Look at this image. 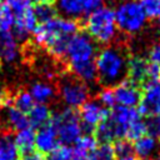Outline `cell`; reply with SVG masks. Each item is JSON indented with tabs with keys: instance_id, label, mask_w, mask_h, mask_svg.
<instances>
[{
	"instance_id": "cell-13",
	"label": "cell",
	"mask_w": 160,
	"mask_h": 160,
	"mask_svg": "<svg viewBox=\"0 0 160 160\" xmlns=\"http://www.w3.org/2000/svg\"><path fill=\"white\" fill-rule=\"evenodd\" d=\"M59 144L60 142L58 140L56 131L50 121L46 125L39 128L38 131L35 132V148L41 154H48Z\"/></svg>"
},
{
	"instance_id": "cell-22",
	"label": "cell",
	"mask_w": 160,
	"mask_h": 160,
	"mask_svg": "<svg viewBox=\"0 0 160 160\" xmlns=\"http://www.w3.org/2000/svg\"><path fill=\"white\" fill-rule=\"evenodd\" d=\"M29 92L32 96L34 101L39 104H46L55 98V89L49 82H42V81L34 82L30 86Z\"/></svg>"
},
{
	"instance_id": "cell-23",
	"label": "cell",
	"mask_w": 160,
	"mask_h": 160,
	"mask_svg": "<svg viewBox=\"0 0 160 160\" xmlns=\"http://www.w3.org/2000/svg\"><path fill=\"white\" fill-rule=\"evenodd\" d=\"M34 104L35 101L28 90H19L15 95H12V106H15L18 110L25 114H28L31 110Z\"/></svg>"
},
{
	"instance_id": "cell-24",
	"label": "cell",
	"mask_w": 160,
	"mask_h": 160,
	"mask_svg": "<svg viewBox=\"0 0 160 160\" xmlns=\"http://www.w3.org/2000/svg\"><path fill=\"white\" fill-rule=\"evenodd\" d=\"M89 160H115L112 145L106 142H99L89 154Z\"/></svg>"
},
{
	"instance_id": "cell-5",
	"label": "cell",
	"mask_w": 160,
	"mask_h": 160,
	"mask_svg": "<svg viewBox=\"0 0 160 160\" xmlns=\"http://www.w3.org/2000/svg\"><path fill=\"white\" fill-rule=\"evenodd\" d=\"M114 14L116 28L128 35L139 32L148 19L140 4L135 0H126L121 2L114 10Z\"/></svg>"
},
{
	"instance_id": "cell-2",
	"label": "cell",
	"mask_w": 160,
	"mask_h": 160,
	"mask_svg": "<svg viewBox=\"0 0 160 160\" xmlns=\"http://www.w3.org/2000/svg\"><path fill=\"white\" fill-rule=\"evenodd\" d=\"M128 55L122 46H106L95 56L96 79L104 86L116 85L126 74Z\"/></svg>"
},
{
	"instance_id": "cell-11",
	"label": "cell",
	"mask_w": 160,
	"mask_h": 160,
	"mask_svg": "<svg viewBox=\"0 0 160 160\" xmlns=\"http://www.w3.org/2000/svg\"><path fill=\"white\" fill-rule=\"evenodd\" d=\"M112 89H114L115 100L119 105L129 106V108H135L139 105L141 99V89L130 80L122 79Z\"/></svg>"
},
{
	"instance_id": "cell-9",
	"label": "cell",
	"mask_w": 160,
	"mask_h": 160,
	"mask_svg": "<svg viewBox=\"0 0 160 160\" xmlns=\"http://www.w3.org/2000/svg\"><path fill=\"white\" fill-rule=\"evenodd\" d=\"M141 88V99L138 105L139 114L145 118L160 115V79L146 82Z\"/></svg>"
},
{
	"instance_id": "cell-26",
	"label": "cell",
	"mask_w": 160,
	"mask_h": 160,
	"mask_svg": "<svg viewBox=\"0 0 160 160\" xmlns=\"http://www.w3.org/2000/svg\"><path fill=\"white\" fill-rule=\"evenodd\" d=\"M15 21V14L10 9V6L0 0V31L11 30Z\"/></svg>"
},
{
	"instance_id": "cell-6",
	"label": "cell",
	"mask_w": 160,
	"mask_h": 160,
	"mask_svg": "<svg viewBox=\"0 0 160 160\" xmlns=\"http://www.w3.org/2000/svg\"><path fill=\"white\" fill-rule=\"evenodd\" d=\"M59 95L68 108L79 109L89 98V89L84 81L72 74L65 75L59 82Z\"/></svg>"
},
{
	"instance_id": "cell-40",
	"label": "cell",
	"mask_w": 160,
	"mask_h": 160,
	"mask_svg": "<svg viewBox=\"0 0 160 160\" xmlns=\"http://www.w3.org/2000/svg\"><path fill=\"white\" fill-rule=\"evenodd\" d=\"M158 19H159V21H160V16H159V18H158Z\"/></svg>"
},
{
	"instance_id": "cell-10",
	"label": "cell",
	"mask_w": 160,
	"mask_h": 160,
	"mask_svg": "<svg viewBox=\"0 0 160 160\" xmlns=\"http://www.w3.org/2000/svg\"><path fill=\"white\" fill-rule=\"evenodd\" d=\"M150 65L151 61L144 56H130L126 61V79L138 85L139 88L144 86L146 82H150Z\"/></svg>"
},
{
	"instance_id": "cell-31",
	"label": "cell",
	"mask_w": 160,
	"mask_h": 160,
	"mask_svg": "<svg viewBox=\"0 0 160 160\" xmlns=\"http://www.w3.org/2000/svg\"><path fill=\"white\" fill-rule=\"evenodd\" d=\"M112 149H114L115 156H118V158L132 155V144L128 139H118V140H115L114 145H112Z\"/></svg>"
},
{
	"instance_id": "cell-18",
	"label": "cell",
	"mask_w": 160,
	"mask_h": 160,
	"mask_svg": "<svg viewBox=\"0 0 160 160\" xmlns=\"http://www.w3.org/2000/svg\"><path fill=\"white\" fill-rule=\"evenodd\" d=\"M26 115H28L29 125L34 129H39L50 121L52 114H51V110L49 109V106L46 104L36 102V104H34V106L31 108V110Z\"/></svg>"
},
{
	"instance_id": "cell-12",
	"label": "cell",
	"mask_w": 160,
	"mask_h": 160,
	"mask_svg": "<svg viewBox=\"0 0 160 160\" xmlns=\"http://www.w3.org/2000/svg\"><path fill=\"white\" fill-rule=\"evenodd\" d=\"M39 25L38 19L32 11L31 8L24 10L20 14H16L15 16V21L12 25V35L15 36V39L19 41H25L29 39L30 34H32L36 29V26Z\"/></svg>"
},
{
	"instance_id": "cell-29",
	"label": "cell",
	"mask_w": 160,
	"mask_h": 160,
	"mask_svg": "<svg viewBox=\"0 0 160 160\" xmlns=\"http://www.w3.org/2000/svg\"><path fill=\"white\" fill-rule=\"evenodd\" d=\"M45 160H71V148L60 144L46 154Z\"/></svg>"
},
{
	"instance_id": "cell-39",
	"label": "cell",
	"mask_w": 160,
	"mask_h": 160,
	"mask_svg": "<svg viewBox=\"0 0 160 160\" xmlns=\"http://www.w3.org/2000/svg\"><path fill=\"white\" fill-rule=\"evenodd\" d=\"M140 160H158V159H152V158H148V159H140Z\"/></svg>"
},
{
	"instance_id": "cell-3",
	"label": "cell",
	"mask_w": 160,
	"mask_h": 160,
	"mask_svg": "<svg viewBox=\"0 0 160 160\" xmlns=\"http://www.w3.org/2000/svg\"><path fill=\"white\" fill-rule=\"evenodd\" d=\"M85 28L88 35L100 44H109L116 36V22L114 10L101 6L86 16Z\"/></svg>"
},
{
	"instance_id": "cell-37",
	"label": "cell",
	"mask_w": 160,
	"mask_h": 160,
	"mask_svg": "<svg viewBox=\"0 0 160 160\" xmlns=\"http://www.w3.org/2000/svg\"><path fill=\"white\" fill-rule=\"evenodd\" d=\"M31 4H42V2H54V0H30Z\"/></svg>"
},
{
	"instance_id": "cell-20",
	"label": "cell",
	"mask_w": 160,
	"mask_h": 160,
	"mask_svg": "<svg viewBox=\"0 0 160 160\" xmlns=\"http://www.w3.org/2000/svg\"><path fill=\"white\" fill-rule=\"evenodd\" d=\"M5 124L8 126L9 130L11 131H18L21 130L29 125V120H28V115L20 110H18L15 106L10 105L8 108H5Z\"/></svg>"
},
{
	"instance_id": "cell-35",
	"label": "cell",
	"mask_w": 160,
	"mask_h": 160,
	"mask_svg": "<svg viewBox=\"0 0 160 160\" xmlns=\"http://www.w3.org/2000/svg\"><path fill=\"white\" fill-rule=\"evenodd\" d=\"M20 160H45V158L40 151L31 150V151L20 154Z\"/></svg>"
},
{
	"instance_id": "cell-8",
	"label": "cell",
	"mask_w": 160,
	"mask_h": 160,
	"mask_svg": "<svg viewBox=\"0 0 160 160\" xmlns=\"http://www.w3.org/2000/svg\"><path fill=\"white\" fill-rule=\"evenodd\" d=\"M78 112L81 121L82 134H92L94 129L108 118L109 109L104 108L98 100H86Z\"/></svg>"
},
{
	"instance_id": "cell-15",
	"label": "cell",
	"mask_w": 160,
	"mask_h": 160,
	"mask_svg": "<svg viewBox=\"0 0 160 160\" xmlns=\"http://www.w3.org/2000/svg\"><path fill=\"white\" fill-rule=\"evenodd\" d=\"M18 40L12 35L11 30L0 31V59L5 62H12L18 59Z\"/></svg>"
},
{
	"instance_id": "cell-33",
	"label": "cell",
	"mask_w": 160,
	"mask_h": 160,
	"mask_svg": "<svg viewBox=\"0 0 160 160\" xmlns=\"http://www.w3.org/2000/svg\"><path fill=\"white\" fill-rule=\"evenodd\" d=\"M2 1H5L10 6V9L14 11L15 15L22 12L26 9H29L30 5H31L30 0H2Z\"/></svg>"
},
{
	"instance_id": "cell-36",
	"label": "cell",
	"mask_w": 160,
	"mask_h": 160,
	"mask_svg": "<svg viewBox=\"0 0 160 160\" xmlns=\"http://www.w3.org/2000/svg\"><path fill=\"white\" fill-rule=\"evenodd\" d=\"M150 61L160 66V41L156 42L150 50Z\"/></svg>"
},
{
	"instance_id": "cell-16",
	"label": "cell",
	"mask_w": 160,
	"mask_h": 160,
	"mask_svg": "<svg viewBox=\"0 0 160 160\" xmlns=\"http://www.w3.org/2000/svg\"><path fill=\"white\" fill-rule=\"evenodd\" d=\"M0 160H20V151L9 129L0 131Z\"/></svg>"
},
{
	"instance_id": "cell-1",
	"label": "cell",
	"mask_w": 160,
	"mask_h": 160,
	"mask_svg": "<svg viewBox=\"0 0 160 160\" xmlns=\"http://www.w3.org/2000/svg\"><path fill=\"white\" fill-rule=\"evenodd\" d=\"M80 24L78 20L55 16L36 26L34 34V42L48 50V52L56 60L64 61L69 39L79 31Z\"/></svg>"
},
{
	"instance_id": "cell-21",
	"label": "cell",
	"mask_w": 160,
	"mask_h": 160,
	"mask_svg": "<svg viewBox=\"0 0 160 160\" xmlns=\"http://www.w3.org/2000/svg\"><path fill=\"white\" fill-rule=\"evenodd\" d=\"M15 144L20 151V154L28 152L34 150L35 148V131L34 128L26 126L21 130H18L16 134L14 135Z\"/></svg>"
},
{
	"instance_id": "cell-4",
	"label": "cell",
	"mask_w": 160,
	"mask_h": 160,
	"mask_svg": "<svg viewBox=\"0 0 160 160\" xmlns=\"http://www.w3.org/2000/svg\"><path fill=\"white\" fill-rule=\"evenodd\" d=\"M50 122L56 131L59 142L62 145L70 146L75 144L82 135L81 121L79 112L75 109L65 108L58 112H54Z\"/></svg>"
},
{
	"instance_id": "cell-17",
	"label": "cell",
	"mask_w": 160,
	"mask_h": 160,
	"mask_svg": "<svg viewBox=\"0 0 160 160\" xmlns=\"http://www.w3.org/2000/svg\"><path fill=\"white\" fill-rule=\"evenodd\" d=\"M156 150H158V139L148 134H144L142 136L136 139L132 144V152L139 159L151 158Z\"/></svg>"
},
{
	"instance_id": "cell-27",
	"label": "cell",
	"mask_w": 160,
	"mask_h": 160,
	"mask_svg": "<svg viewBox=\"0 0 160 160\" xmlns=\"http://www.w3.org/2000/svg\"><path fill=\"white\" fill-rule=\"evenodd\" d=\"M144 134H146L145 122L141 118H139L128 125L126 131H125V139H128L129 141H135Z\"/></svg>"
},
{
	"instance_id": "cell-38",
	"label": "cell",
	"mask_w": 160,
	"mask_h": 160,
	"mask_svg": "<svg viewBox=\"0 0 160 160\" xmlns=\"http://www.w3.org/2000/svg\"><path fill=\"white\" fill-rule=\"evenodd\" d=\"M118 160H138L135 156L132 155H128V156H122V158H118Z\"/></svg>"
},
{
	"instance_id": "cell-28",
	"label": "cell",
	"mask_w": 160,
	"mask_h": 160,
	"mask_svg": "<svg viewBox=\"0 0 160 160\" xmlns=\"http://www.w3.org/2000/svg\"><path fill=\"white\" fill-rule=\"evenodd\" d=\"M149 19H158L160 16V0H139L138 1Z\"/></svg>"
},
{
	"instance_id": "cell-14",
	"label": "cell",
	"mask_w": 160,
	"mask_h": 160,
	"mask_svg": "<svg viewBox=\"0 0 160 160\" xmlns=\"http://www.w3.org/2000/svg\"><path fill=\"white\" fill-rule=\"evenodd\" d=\"M109 118L115 122V125H118L122 132H124V139H125V131L126 128L130 122H132L134 120L141 118V115L139 114L138 109L135 108H129V106H122V105H118L110 109L109 111Z\"/></svg>"
},
{
	"instance_id": "cell-32",
	"label": "cell",
	"mask_w": 160,
	"mask_h": 160,
	"mask_svg": "<svg viewBox=\"0 0 160 160\" xmlns=\"http://www.w3.org/2000/svg\"><path fill=\"white\" fill-rule=\"evenodd\" d=\"M144 122L146 128V134L159 140L160 139V115L148 116L146 120H144Z\"/></svg>"
},
{
	"instance_id": "cell-25",
	"label": "cell",
	"mask_w": 160,
	"mask_h": 160,
	"mask_svg": "<svg viewBox=\"0 0 160 160\" xmlns=\"http://www.w3.org/2000/svg\"><path fill=\"white\" fill-rule=\"evenodd\" d=\"M36 19H38V22L41 24V22H45L52 18L56 16V8L52 5V2H42V4H36L35 8L32 9Z\"/></svg>"
},
{
	"instance_id": "cell-30",
	"label": "cell",
	"mask_w": 160,
	"mask_h": 160,
	"mask_svg": "<svg viewBox=\"0 0 160 160\" xmlns=\"http://www.w3.org/2000/svg\"><path fill=\"white\" fill-rule=\"evenodd\" d=\"M98 101L106 109H111L115 106L116 100H115V95H114V89L111 86H104L99 95H98Z\"/></svg>"
},
{
	"instance_id": "cell-34",
	"label": "cell",
	"mask_w": 160,
	"mask_h": 160,
	"mask_svg": "<svg viewBox=\"0 0 160 160\" xmlns=\"http://www.w3.org/2000/svg\"><path fill=\"white\" fill-rule=\"evenodd\" d=\"M104 1L105 0H85V4H84V16H88L89 14L95 11L96 9L104 6Z\"/></svg>"
},
{
	"instance_id": "cell-41",
	"label": "cell",
	"mask_w": 160,
	"mask_h": 160,
	"mask_svg": "<svg viewBox=\"0 0 160 160\" xmlns=\"http://www.w3.org/2000/svg\"><path fill=\"white\" fill-rule=\"evenodd\" d=\"M158 160H160V159H158Z\"/></svg>"
},
{
	"instance_id": "cell-19",
	"label": "cell",
	"mask_w": 160,
	"mask_h": 160,
	"mask_svg": "<svg viewBox=\"0 0 160 160\" xmlns=\"http://www.w3.org/2000/svg\"><path fill=\"white\" fill-rule=\"evenodd\" d=\"M85 0H56V11H59L64 18L74 19L84 15Z\"/></svg>"
},
{
	"instance_id": "cell-7",
	"label": "cell",
	"mask_w": 160,
	"mask_h": 160,
	"mask_svg": "<svg viewBox=\"0 0 160 160\" xmlns=\"http://www.w3.org/2000/svg\"><path fill=\"white\" fill-rule=\"evenodd\" d=\"M95 55H96L95 42L88 34L76 32L69 39L66 55H65V58L68 59V66L78 62L95 60Z\"/></svg>"
}]
</instances>
